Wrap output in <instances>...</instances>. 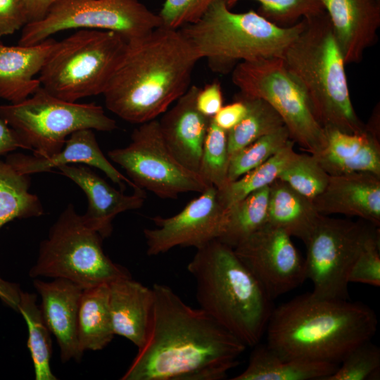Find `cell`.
Listing matches in <instances>:
<instances>
[{
  "instance_id": "6da1fadb",
  "label": "cell",
  "mask_w": 380,
  "mask_h": 380,
  "mask_svg": "<svg viewBox=\"0 0 380 380\" xmlns=\"http://www.w3.org/2000/svg\"><path fill=\"white\" fill-rule=\"evenodd\" d=\"M146 339L122 380H221L246 346L168 286L154 284Z\"/></svg>"
},
{
  "instance_id": "7a4b0ae2",
  "label": "cell",
  "mask_w": 380,
  "mask_h": 380,
  "mask_svg": "<svg viewBox=\"0 0 380 380\" xmlns=\"http://www.w3.org/2000/svg\"><path fill=\"white\" fill-rule=\"evenodd\" d=\"M198 61L179 29L161 25L129 41L103 94L106 108L130 123L155 120L189 89Z\"/></svg>"
},
{
  "instance_id": "3957f363",
  "label": "cell",
  "mask_w": 380,
  "mask_h": 380,
  "mask_svg": "<svg viewBox=\"0 0 380 380\" xmlns=\"http://www.w3.org/2000/svg\"><path fill=\"white\" fill-rule=\"evenodd\" d=\"M375 312L349 299L298 296L274 308L266 332L267 345L285 359L339 365L377 330Z\"/></svg>"
},
{
  "instance_id": "277c9868",
  "label": "cell",
  "mask_w": 380,
  "mask_h": 380,
  "mask_svg": "<svg viewBox=\"0 0 380 380\" xmlns=\"http://www.w3.org/2000/svg\"><path fill=\"white\" fill-rule=\"evenodd\" d=\"M187 269L196 281L200 308L246 346L258 344L273 300L234 248L213 240L196 249Z\"/></svg>"
},
{
  "instance_id": "5b68a950",
  "label": "cell",
  "mask_w": 380,
  "mask_h": 380,
  "mask_svg": "<svg viewBox=\"0 0 380 380\" xmlns=\"http://www.w3.org/2000/svg\"><path fill=\"white\" fill-rule=\"evenodd\" d=\"M303 27L285 51L284 65L324 129L354 134L365 125L351 101L344 59L327 13L302 19Z\"/></svg>"
},
{
  "instance_id": "8992f818",
  "label": "cell",
  "mask_w": 380,
  "mask_h": 380,
  "mask_svg": "<svg viewBox=\"0 0 380 380\" xmlns=\"http://www.w3.org/2000/svg\"><path fill=\"white\" fill-rule=\"evenodd\" d=\"M303 27V21L281 27L250 10L234 13L217 0L197 21L179 28L198 58L227 72L240 62L281 58Z\"/></svg>"
},
{
  "instance_id": "52a82bcc",
  "label": "cell",
  "mask_w": 380,
  "mask_h": 380,
  "mask_svg": "<svg viewBox=\"0 0 380 380\" xmlns=\"http://www.w3.org/2000/svg\"><path fill=\"white\" fill-rule=\"evenodd\" d=\"M128 42L114 32L79 30L57 41L39 74L41 86L55 96L72 102L103 94Z\"/></svg>"
},
{
  "instance_id": "ba28073f",
  "label": "cell",
  "mask_w": 380,
  "mask_h": 380,
  "mask_svg": "<svg viewBox=\"0 0 380 380\" xmlns=\"http://www.w3.org/2000/svg\"><path fill=\"white\" fill-rule=\"evenodd\" d=\"M102 239L69 204L42 241L30 276L65 279L83 289L131 277L125 267L106 255Z\"/></svg>"
},
{
  "instance_id": "9c48e42d",
  "label": "cell",
  "mask_w": 380,
  "mask_h": 380,
  "mask_svg": "<svg viewBox=\"0 0 380 380\" xmlns=\"http://www.w3.org/2000/svg\"><path fill=\"white\" fill-rule=\"evenodd\" d=\"M0 118L16 134L25 148L49 157L63 148L67 137L85 129L110 132L115 120L94 103L61 99L42 86L26 99L0 106Z\"/></svg>"
},
{
  "instance_id": "30bf717a",
  "label": "cell",
  "mask_w": 380,
  "mask_h": 380,
  "mask_svg": "<svg viewBox=\"0 0 380 380\" xmlns=\"http://www.w3.org/2000/svg\"><path fill=\"white\" fill-rule=\"evenodd\" d=\"M232 80L241 95L270 104L281 118L290 139L302 149L313 155L325 147V129L281 58L240 62L232 70Z\"/></svg>"
},
{
  "instance_id": "8fae6325",
  "label": "cell",
  "mask_w": 380,
  "mask_h": 380,
  "mask_svg": "<svg viewBox=\"0 0 380 380\" xmlns=\"http://www.w3.org/2000/svg\"><path fill=\"white\" fill-rule=\"evenodd\" d=\"M379 227L362 219L353 221L322 215L304 242L306 279L318 298L348 299L351 268L366 245L379 236Z\"/></svg>"
},
{
  "instance_id": "7c38bea8",
  "label": "cell",
  "mask_w": 380,
  "mask_h": 380,
  "mask_svg": "<svg viewBox=\"0 0 380 380\" xmlns=\"http://www.w3.org/2000/svg\"><path fill=\"white\" fill-rule=\"evenodd\" d=\"M161 25L159 15L139 0H58L42 19L23 27L18 45H34L72 29L111 31L132 41Z\"/></svg>"
},
{
  "instance_id": "4fadbf2b",
  "label": "cell",
  "mask_w": 380,
  "mask_h": 380,
  "mask_svg": "<svg viewBox=\"0 0 380 380\" xmlns=\"http://www.w3.org/2000/svg\"><path fill=\"white\" fill-rule=\"evenodd\" d=\"M108 156L125 170L139 189H146L161 198L175 199L188 192L201 194L210 186L172 155L156 119L140 124L127 146L110 150Z\"/></svg>"
},
{
  "instance_id": "5bb4252c",
  "label": "cell",
  "mask_w": 380,
  "mask_h": 380,
  "mask_svg": "<svg viewBox=\"0 0 380 380\" xmlns=\"http://www.w3.org/2000/svg\"><path fill=\"white\" fill-rule=\"evenodd\" d=\"M234 251L274 300L306 279L304 259L284 230L266 223Z\"/></svg>"
},
{
  "instance_id": "9a60e30c",
  "label": "cell",
  "mask_w": 380,
  "mask_h": 380,
  "mask_svg": "<svg viewBox=\"0 0 380 380\" xmlns=\"http://www.w3.org/2000/svg\"><path fill=\"white\" fill-rule=\"evenodd\" d=\"M224 212L217 189L210 186L177 214L152 217L156 227L144 229L147 254L158 255L177 246L198 249L217 239Z\"/></svg>"
},
{
  "instance_id": "2e32d148",
  "label": "cell",
  "mask_w": 380,
  "mask_h": 380,
  "mask_svg": "<svg viewBox=\"0 0 380 380\" xmlns=\"http://www.w3.org/2000/svg\"><path fill=\"white\" fill-rule=\"evenodd\" d=\"M325 132V147L312 156L327 173L367 172L380 176L379 106L360 132L349 134L336 129Z\"/></svg>"
},
{
  "instance_id": "e0dca14e",
  "label": "cell",
  "mask_w": 380,
  "mask_h": 380,
  "mask_svg": "<svg viewBox=\"0 0 380 380\" xmlns=\"http://www.w3.org/2000/svg\"><path fill=\"white\" fill-rule=\"evenodd\" d=\"M346 65L360 63L377 41L380 0H322Z\"/></svg>"
},
{
  "instance_id": "ac0fdd59",
  "label": "cell",
  "mask_w": 380,
  "mask_h": 380,
  "mask_svg": "<svg viewBox=\"0 0 380 380\" xmlns=\"http://www.w3.org/2000/svg\"><path fill=\"white\" fill-rule=\"evenodd\" d=\"M200 87L191 85L158 120L162 137L176 159L188 170L198 174L204 140L212 118L196 106Z\"/></svg>"
},
{
  "instance_id": "d6986e66",
  "label": "cell",
  "mask_w": 380,
  "mask_h": 380,
  "mask_svg": "<svg viewBox=\"0 0 380 380\" xmlns=\"http://www.w3.org/2000/svg\"><path fill=\"white\" fill-rule=\"evenodd\" d=\"M53 171L74 182L85 193L88 205L82 215L85 224L97 232L102 238L111 234L112 222L120 213L140 208L145 201V194L134 191L126 195L117 190L105 179L96 174L89 167L82 164L61 166Z\"/></svg>"
},
{
  "instance_id": "ffe728a7",
  "label": "cell",
  "mask_w": 380,
  "mask_h": 380,
  "mask_svg": "<svg viewBox=\"0 0 380 380\" xmlns=\"http://www.w3.org/2000/svg\"><path fill=\"white\" fill-rule=\"evenodd\" d=\"M34 286L41 297L44 319L58 343L61 360H81L83 353L78 343V311L83 289L62 278L46 282L35 279Z\"/></svg>"
},
{
  "instance_id": "44dd1931",
  "label": "cell",
  "mask_w": 380,
  "mask_h": 380,
  "mask_svg": "<svg viewBox=\"0 0 380 380\" xmlns=\"http://www.w3.org/2000/svg\"><path fill=\"white\" fill-rule=\"evenodd\" d=\"M312 202L321 215L357 217L379 227L380 176L367 172L330 175Z\"/></svg>"
},
{
  "instance_id": "7402d4cb",
  "label": "cell",
  "mask_w": 380,
  "mask_h": 380,
  "mask_svg": "<svg viewBox=\"0 0 380 380\" xmlns=\"http://www.w3.org/2000/svg\"><path fill=\"white\" fill-rule=\"evenodd\" d=\"M6 161L23 175L52 172L53 168L71 164H85L96 167L121 190L126 184L134 191H140L129 178L118 171L104 156L96 141L93 129H85L76 131L66 139L61 151L49 157H39L20 153H13Z\"/></svg>"
},
{
  "instance_id": "603a6c76",
  "label": "cell",
  "mask_w": 380,
  "mask_h": 380,
  "mask_svg": "<svg viewBox=\"0 0 380 380\" xmlns=\"http://www.w3.org/2000/svg\"><path fill=\"white\" fill-rule=\"evenodd\" d=\"M57 41L50 37L31 46H6L0 42V99L20 102L40 87L39 74Z\"/></svg>"
},
{
  "instance_id": "cb8c5ba5",
  "label": "cell",
  "mask_w": 380,
  "mask_h": 380,
  "mask_svg": "<svg viewBox=\"0 0 380 380\" xmlns=\"http://www.w3.org/2000/svg\"><path fill=\"white\" fill-rule=\"evenodd\" d=\"M109 308L115 335L123 336L141 348L148 334L154 294L152 288L120 278L108 284Z\"/></svg>"
},
{
  "instance_id": "d4e9b609",
  "label": "cell",
  "mask_w": 380,
  "mask_h": 380,
  "mask_svg": "<svg viewBox=\"0 0 380 380\" xmlns=\"http://www.w3.org/2000/svg\"><path fill=\"white\" fill-rule=\"evenodd\" d=\"M246 369L233 380H325L338 365L285 359L265 345L257 344Z\"/></svg>"
},
{
  "instance_id": "484cf974",
  "label": "cell",
  "mask_w": 380,
  "mask_h": 380,
  "mask_svg": "<svg viewBox=\"0 0 380 380\" xmlns=\"http://www.w3.org/2000/svg\"><path fill=\"white\" fill-rule=\"evenodd\" d=\"M321 215L312 201L282 180L277 179L269 186L267 223L291 237L304 243Z\"/></svg>"
},
{
  "instance_id": "4316f807",
  "label": "cell",
  "mask_w": 380,
  "mask_h": 380,
  "mask_svg": "<svg viewBox=\"0 0 380 380\" xmlns=\"http://www.w3.org/2000/svg\"><path fill=\"white\" fill-rule=\"evenodd\" d=\"M109 283L83 289L77 320L80 350H99L112 341L115 334L109 308Z\"/></svg>"
},
{
  "instance_id": "83f0119b",
  "label": "cell",
  "mask_w": 380,
  "mask_h": 380,
  "mask_svg": "<svg viewBox=\"0 0 380 380\" xmlns=\"http://www.w3.org/2000/svg\"><path fill=\"white\" fill-rule=\"evenodd\" d=\"M269 186L256 190L224 209L217 240L235 248L267 223Z\"/></svg>"
},
{
  "instance_id": "f1b7e54d",
  "label": "cell",
  "mask_w": 380,
  "mask_h": 380,
  "mask_svg": "<svg viewBox=\"0 0 380 380\" xmlns=\"http://www.w3.org/2000/svg\"><path fill=\"white\" fill-rule=\"evenodd\" d=\"M30 179L0 159V228L15 219L39 217L44 208L38 196L29 192Z\"/></svg>"
},
{
  "instance_id": "f546056e",
  "label": "cell",
  "mask_w": 380,
  "mask_h": 380,
  "mask_svg": "<svg viewBox=\"0 0 380 380\" xmlns=\"http://www.w3.org/2000/svg\"><path fill=\"white\" fill-rule=\"evenodd\" d=\"M294 141L290 139L286 145L265 163L248 172L239 179L229 182L217 190L218 200L226 209L239 202L251 193L269 186L278 179L297 153L294 151Z\"/></svg>"
},
{
  "instance_id": "4dcf8cb0",
  "label": "cell",
  "mask_w": 380,
  "mask_h": 380,
  "mask_svg": "<svg viewBox=\"0 0 380 380\" xmlns=\"http://www.w3.org/2000/svg\"><path fill=\"white\" fill-rule=\"evenodd\" d=\"M28 329L27 347L30 352L36 380H56L51 369V331L37 304L35 294L21 291L18 307Z\"/></svg>"
},
{
  "instance_id": "1f68e13d",
  "label": "cell",
  "mask_w": 380,
  "mask_h": 380,
  "mask_svg": "<svg viewBox=\"0 0 380 380\" xmlns=\"http://www.w3.org/2000/svg\"><path fill=\"white\" fill-rule=\"evenodd\" d=\"M246 101L248 111L242 120L227 132L229 156L258 139L284 126L276 110L260 99L241 95Z\"/></svg>"
},
{
  "instance_id": "d6a6232c",
  "label": "cell",
  "mask_w": 380,
  "mask_h": 380,
  "mask_svg": "<svg viewBox=\"0 0 380 380\" xmlns=\"http://www.w3.org/2000/svg\"><path fill=\"white\" fill-rule=\"evenodd\" d=\"M285 126L265 135L229 156L228 183L260 165L290 140Z\"/></svg>"
},
{
  "instance_id": "836d02e7",
  "label": "cell",
  "mask_w": 380,
  "mask_h": 380,
  "mask_svg": "<svg viewBox=\"0 0 380 380\" xmlns=\"http://www.w3.org/2000/svg\"><path fill=\"white\" fill-rule=\"evenodd\" d=\"M229 154L227 132L211 120L201 153L198 175L217 190L228 184Z\"/></svg>"
},
{
  "instance_id": "e575fe53",
  "label": "cell",
  "mask_w": 380,
  "mask_h": 380,
  "mask_svg": "<svg viewBox=\"0 0 380 380\" xmlns=\"http://www.w3.org/2000/svg\"><path fill=\"white\" fill-rule=\"evenodd\" d=\"M329 177L312 154L297 153L278 179L313 201L324 191Z\"/></svg>"
},
{
  "instance_id": "d590c367",
  "label": "cell",
  "mask_w": 380,
  "mask_h": 380,
  "mask_svg": "<svg viewBox=\"0 0 380 380\" xmlns=\"http://www.w3.org/2000/svg\"><path fill=\"white\" fill-rule=\"evenodd\" d=\"M230 9L241 0H224ZM260 4L258 13L281 27H289L303 18L324 12L322 0H255Z\"/></svg>"
},
{
  "instance_id": "8d00e7d4",
  "label": "cell",
  "mask_w": 380,
  "mask_h": 380,
  "mask_svg": "<svg viewBox=\"0 0 380 380\" xmlns=\"http://www.w3.org/2000/svg\"><path fill=\"white\" fill-rule=\"evenodd\" d=\"M379 371L380 349L369 340L350 350L325 380L377 379Z\"/></svg>"
},
{
  "instance_id": "74e56055",
  "label": "cell",
  "mask_w": 380,
  "mask_h": 380,
  "mask_svg": "<svg viewBox=\"0 0 380 380\" xmlns=\"http://www.w3.org/2000/svg\"><path fill=\"white\" fill-rule=\"evenodd\" d=\"M217 0H165L158 13L162 26L179 29L197 21Z\"/></svg>"
},
{
  "instance_id": "f35d334b",
  "label": "cell",
  "mask_w": 380,
  "mask_h": 380,
  "mask_svg": "<svg viewBox=\"0 0 380 380\" xmlns=\"http://www.w3.org/2000/svg\"><path fill=\"white\" fill-rule=\"evenodd\" d=\"M348 281L380 286V235L369 241L360 253L351 268Z\"/></svg>"
},
{
  "instance_id": "ab89813d",
  "label": "cell",
  "mask_w": 380,
  "mask_h": 380,
  "mask_svg": "<svg viewBox=\"0 0 380 380\" xmlns=\"http://www.w3.org/2000/svg\"><path fill=\"white\" fill-rule=\"evenodd\" d=\"M27 23L23 0H0V38L15 33Z\"/></svg>"
},
{
  "instance_id": "60d3db41",
  "label": "cell",
  "mask_w": 380,
  "mask_h": 380,
  "mask_svg": "<svg viewBox=\"0 0 380 380\" xmlns=\"http://www.w3.org/2000/svg\"><path fill=\"white\" fill-rule=\"evenodd\" d=\"M196 106L200 113L213 118L223 106L220 84L213 82L200 88L196 98Z\"/></svg>"
},
{
  "instance_id": "b9f144b4",
  "label": "cell",
  "mask_w": 380,
  "mask_h": 380,
  "mask_svg": "<svg viewBox=\"0 0 380 380\" xmlns=\"http://www.w3.org/2000/svg\"><path fill=\"white\" fill-rule=\"evenodd\" d=\"M247 111L245 100L238 94L234 102L222 106L212 119L219 127L228 132L242 120Z\"/></svg>"
},
{
  "instance_id": "7bdbcfd3",
  "label": "cell",
  "mask_w": 380,
  "mask_h": 380,
  "mask_svg": "<svg viewBox=\"0 0 380 380\" xmlns=\"http://www.w3.org/2000/svg\"><path fill=\"white\" fill-rule=\"evenodd\" d=\"M18 148L25 149L15 132L0 118V155Z\"/></svg>"
},
{
  "instance_id": "ee69618b",
  "label": "cell",
  "mask_w": 380,
  "mask_h": 380,
  "mask_svg": "<svg viewBox=\"0 0 380 380\" xmlns=\"http://www.w3.org/2000/svg\"><path fill=\"white\" fill-rule=\"evenodd\" d=\"M58 0H23L25 5L28 23L42 19L49 8Z\"/></svg>"
},
{
  "instance_id": "f6af8a7d",
  "label": "cell",
  "mask_w": 380,
  "mask_h": 380,
  "mask_svg": "<svg viewBox=\"0 0 380 380\" xmlns=\"http://www.w3.org/2000/svg\"><path fill=\"white\" fill-rule=\"evenodd\" d=\"M20 292L18 284L5 281L0 277V299L15 311H18Z\"/></svg>"
}]
</instances>
